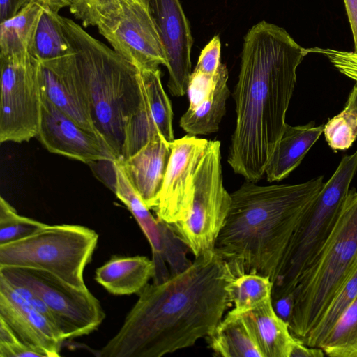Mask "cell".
<instances>
[{
	"label": "cell",
	"instance_id": "6da1fadb",
	"mask_svg": "<svg viewBox=\"0 0 357 357\" xmlns=\"http://www.w3.org/2000/svg\"><path fill=\"white\" fill-rule=\"evenodd\" d=\"M235 277L215 252L183 272L147 284L101 357H160L208 336L231 305L226 285Z\"/></svg>",
	"mask_w": 357,
	"mask_h": 357
},
{
	"label": "cell",
	"instance_id": "7a4b0ae2",
	"mask_svg": "<svg viewBox=\"0 0 357 357\" xmlns=\"http://www.w3.org/2000/svg\"><path fill=\"white\" fill-rule=\"evenodd\" d=\"M308 53L284 29L266 21L244 37L227 161L245 181L257 183L265 175L287 125L297 68Z\"/></svg>",
	"mask_w": 357,
	"mask_h": 357
},
{
	"label": "cell",
	"instance_id": "3957f363",
	"mask_svg": "<svg viewBox=\"0 0 357 357\" xmlns=\"http://www.w3.org/2000/svg\"><path fill=\"white\" fill-rule=\"evenodd\" d=\"M324 184L323 176L298 184L259 185L245 181L231 194L215 252L235 277L254 272L273 284L296 227Z\"/></svg>",
	"mask_w": 357,
	"mask_h": 357
},
{
	"label": "cell",
	"instance_id": "277c9868",
	"mask_svg": "<svg viewBox=\"0 0 357 357\" xmlns=\"http://www.w3.org/2000/svg\"><path fill=\"white\" fill-rule=\"evenodd\" d=\"M60 21L86 83L94 125L119 160L126 127L143 103L139 69L72 20Z\"/></svg>",
	"mask_w": 357,
	"mask_h": 357
},
{
	"label": "cell",
	"instance_id": "5b68a950",
	"mask_svg": "<svg viewBox=\"0 0 357 357\" xmlns=\"http://www.w3.org/2000/svg\"><path fill=\"white\" fill-rule=\"evenodd\" d=\"M357 268V191L349 190L335 227L292 292L288 325L303 340L314 328L338 291Z\"/></svg>",
	"mask_w": 357,
	"mask_h": 357
},
{
	"label": "cell",
	"instance_id": "8992f818",
	"mask_svg": "<svg viewBox=\"0 0 357 357\" xmlns=\"http://www.w3.org/2000/svg\"><path fill=\"white\" fill-rule=\"evenodd\" d=\"M357 172V150L345 155L296 228L273 283L272 300L291 296L331 235Z\"/></svg>",
	"mask_w": 357,
	"mask_h": 357
},
{
	"label": "cell",
	"instance_id": "52a82bcc",
	"mask_svg": "<svg viewBox=\"0 0 357 357\" xmlns=\"http://www.w3.org/2000/svg\"><path fill=\"white\" fill-rule=\"evenodd\" d=\"M98 241L93 229L77 225H47L31 236L0 245V266L48 271L78 288Z\"/></svg>",
	"mask_w": 357,
	"mask_h": 357
},
{
	"label": "cell",
	"instance_id": "ba28073f",
	"mask_svg": "<svg viewBox=\"0 0 357 357\" xmlns=\"http://www.w3.org/2000/svg\"><path fill=\"white\" fill-rule=\"evenodd\" d=\"M220 147V141H208L194 175L187 216L172 225L195 258L215 252L231 204V194L223 185Z\"/></svg>",
	"mask_w": 357,
	"mask_h": 357
},
{
	"label": "cell",
	"instance_id": "9c48e42d",
	"mask_svg": "<svg viewBox=\"0 0 357 357\" xmlns=\"http://www.w3.org/2000/svg\"><path fill=\"white\" fill-rule=\"evenodd\" d=\"M0 276L38 296L52 312L65 340L90 334L105 317L100 301L87 287H76L48 271L0 266Z\"/></svg>",
	"mask_w": 357,
	"mask_h": 357
},
{
	"label": "cell",
	"instance_id": "30bf717a",
	"mask_svg": "<svg viewBox=\"0 0 357 357\" xmlns=\"http://www.w3.org/2000/svg\"><path fill=\"white\" fill-rule=\"evenodd\" d=\"M0 142H29L36 137L41 119L40 63L0 60Z\"/></svg>",
	"mask_w": 357,
	"mask_h": 357
},
{
	"label": "cell",
	"instance_id": "8fae6325",
	"mask_svg": "<svg viewBox=\"0 0 357 357\" xmlns=\"http://www.w3.org/2000/svg\"><path fill=\"white\" fill-rule=\"evenodd\" d=\"M97 27L113 50L139 70L167 66L162 41L142 0L128 2Z\"/></svg>",
	"mask_w": 357,
	"mask_h": 357
},
{
	"label": "cell",
	"instance_id": "7c38bea8",
	"mask_svg": "<svg viewBox=\"0 0 357 357\" xmlns=\"http://www.w3.org/2000/svg\"><path fill=\"white\" fill-rule=\"evenodd\" d=\"M160 36L169 72L167 86L174 96L187 93L192 74L193 43L188 20L179 0H142Z\"/></svg>",
	"mask_w": 357,
	"mask_h": 357
},
{
	"label": "cell",
	"instance_id": "4fadbf2b",
	"mask_svg": "<svg viewBox=\"0 0 357 357\" xmlns=\"http://www.w3.org/2000/svg\"><path fill=\"white\" fill-rule=\"evenodd\" d=\"M208 140L187 135L172 142V151L154 211L169 224L183 220L191 203L193 178Z\"/></svg>",
	"mask_w": 357,
	"mask_h": 357
},
{
	"label": "cell",
	"instance_id": "5bb4252c",
	"mask_svg": "<svg viewBox=\"0 0 357 357\" xmlns=\"http://www.w3.org/2000/svg\"><path fill=\"white\" fill-rule=\"evenodd\" d=\"M36 137L48 151L84 163L113 162L116 160L110 146L100 137L78 125L43 94Z\"/></svg>",
	"mask_w": 357,
	"mask_h": 357
},
{
	"label": "cell",
	"instance_id": "9a60e30c",
	"mask_svg": "<svg viewBox=\"0 0 357 357\" xmlns=\"http://www.w3.org/2000/svg\"><path fill=\"white\" fill-rule=\"evenodd\" d=\"M40 63L43 96L78 125L101 137L93 121L86 83L72 50L65 56Z\"/></svg>",
	"mask_w": 357,
	"mask_h": 357
},
{
	"label": "cell",
	"instance_id": "2e32d148",
	"mask_svg": "<svg viewBox=\"0 0 357 357\" xmlns=\"http://www.w3.org/2000/svg\"><path fill=\"white\" fill-rule=\"evenodd\" d=\"M0 318L41 357H58L65 341L59 328L0 276Z\"/></svg>",
	"mask_w": 357,
	"mask_h": 357
},
{
	"label": "cell",
	"instance_id": "e0dca14e",
	"mask_svg": "<svg viewBox=\"0 0 357 357\" xmlns=\"http://www.w3.org/2000/svg\"><path fill=\"white\" fill-rule=\"evenodd\" d=\"M171 144L159 135L123 161L117 160L130 183L149 209L154 210L158 204L171 155Z\"/></svg>",
	"mask_w": 357,
	"mask_h": 357
},
{
	"label": "cell",
	"instance_id": "ac0fdd59",
	"mask_svg": "<svg viewBox=\"0 0 357 357\" xmlns=\"http://www.w3.org/2000/svg\"><path fill=\"white\" fill-rule=\"evenodd\" d=\"M155 266L146 256L114 255L95 272V280L116 296L138 294L153 278Z\"/></svg>",
	"mask_w": 357,
	"mask_h": 357
},
{
	"label": "cell",
	"instance_id": "d6986e66",
	"mask_svg": "<svg viewBox=\"0 0 357 357\" xmlns=\"http://www.w3.org/2000/svg\"><path fill=\"white\" fill-rule=\"evenodd\" d=\"M324 125L292 126L287 123L266 169L269 182L280 181L301 162L307 153L324 132Z\"/></svg>",
	"mask_w": 357,
	"mask_h": 357
},
{
	"label": "cell",
	"instance_id": "ffe728a7",
	"mask_svg": "<svg viewBox=\"0 0 357 357\" xmlns=\"http://www.w3.org/2000/svg\"><path fill=\"white\" fill-rule=\"evenodd\" d=\"M112 165L114 173L112 190L132 214L149 242L155 266L154 278L165 279L169 275V271L161 259L159 221L152 215L150 209L132 188L119 162L114 160Z\"/></svg>",
	"mask_w": 357,
	"mask_h": 357
},
{
	"label": "cell",
	"instance_id": "44dd1931",
	"mask_svg": "<svg viewBox=\"0 0 357 357\" xmlns=\"http://www.w3.org/2000/svg\"><path fill=\"white\" fill-rule=\"evenodd\" d=\"M43 9L40 3L31 1L1 22L0 60L25 61L33 57V43Z\"/></svg>",
	"mask_w": 357,
	"mask_h": 357
},
{
	"label": "cell",
	"instance_id": "7402d4cb",
	"mask_svg": "<svg viewBox=\"0 0 357 357\" xmlns=\"http://www.w3.org/2000/svg\"><path fill=\"white\" fill-rule=\"evenodd\" d=\"M243 314L264 357H289L296 338L288 324L275 312L272 298Z\"/></svg>",
	"mask_w": 357,
	"mask_h": 357
},
{
	"label": "cell",
	"instance_id": "603a6c76",
	"mask_svg": "<svg viewBox=\"0 0 357 357\" xmlns=\"http://www.w3.org/2000/svg\"><path fill=\"white\" fill-rule=\"evenodd\" d=\"M214 355L222 357H264L243 314L229 311L206 337Z\"/></svg>",
	"mask_w": 357,
	"mask_h": 357
},
{
	"label": "cell",
	"instance_id": "cb8c5ba5",
	"mask_svg": "<svg viewBox=\"0 0 357 357\" xmlns=\"http://www.w3.org/2000/svg\"><path fill=\"white\" fill-rule=\"evenodd\" d=\"M228 77L227 66L221 63L212 92L196 107L188 109L181 117L179 125L188 135H209L219 130L230 94L227 86Z\"/></svg>",
	"mask_w": 357,
	"mask_h": 357
},
{
	"label": "cell",
	"instance_id": "d4e9b609",
	"mask_svg": "<svg viewBox=\"0 0 357 357\" xmlns=\"http://www.w3.org/2000/svg\"><path fill=\"white\" fill-rule=\"evenodd\" d=\"M144 96L160 134L169 143L174 140L173 111L161 82L160 68L139 70Z\"/></svg>",
	"mask_w": 357,
	"mask_h": 357
},
{
	"label": "cell",
	"instance_id": "484cf974",
	"mask_svg": "<svg viewBox=\"0 0 357 357\" xmlns=\"http://www.w3.org/2000/svg\"><path fill=\"white\" fill-rule=\"evenodd\" d=\"M273 284L269 277L257 273H243L231 278L226 291L232 310L243 314L272 298Z\"/></svg>",
	"mask_w": 357,
	"mask_h": 357
},
{
	"label": "cell",
	"instance_id": "4316f807",
	"mask_svg": "<svg viewBox=\"0 0 357 357\" xmlns=\"http://www.w3.org/2000/svg\"><path fill=\"white\" fill-rule=\"evenodd\" d=\"M70 52L71 48L61 27L60 15L44 7L34 37L32 56L45 61L65 56Z\"/></svg>",
	"mask_w": 357,
	"mask_h": 357
},
{
	"label": "cell",
	"instance_id": "83f0119b",
	"mask_svg": "<svg viewBox=\"0 0 357 357\" xmlns=\"http://www.w3.org/2000/svg\"><path fill=\"white\" fill-rule=\"evenodd\" d=\"M319 347L331 357H357V298L340 317Z\"/></svg>",
	"mask_w": 357,
	"mask_h": 357
},
{
	"label": "cell",
	"instance_id": "f1b7e54d",
	"mask_svg": "<svg viewBox=\"0 0 357 357\" xmlns=\"http://www.w3.org/2000/svg\"><path fill=\"white\" fill-rule=\"evenodd\" d=\"M356 298L357 268L338 291L317 325L301 342L309 347H319L340 317Z\"/></svg>",
	"mask_w": 357,
	"mask_h": 357
},
{
	"label": "cell",
	"instance_id": "f546056e",
	"mask_svg": "<svg viewBox=\"0 0 357 357\" xmlns=\"http://www.w3.org/2000/svg\"><path fill=\"white\" fill-rule=\"evenodd\" d=\"M47 224L22 216L2 197L0 199V245L26 238Z\"/></svg>",
	"mask_w": 357,
	"mask_h": 357
},
{
	"label": "cell",
	"instance_id": "4dcf8cb0",
	"mask_svg": "<svg viewBox=\"0 0 357 357\" xmlns=\"http://www.w3.org/2000/svg\"><path fill=\"white\" fill-rule=\"evenodd\" d=\"M131 1L133 0H71L69 8L84 27L98 26L120 13L125 5Z\"/></svg>",
	"mask_w": 357,
	"mask_h": 357
},
{
	"label": "cell",
	"instance_id": "1f68e13d",
	"mask_svg": "<svg viewBox=\"0 0 357 357\" xmlns=\"http://www.w3.org/2000/svg\"><path fill=\"white\" fill-rule=\"evenodd\" d=\"M161 238V259L169 269L171 276L187 269L192 263L187 257L189 248L174 231L172 225L158 219Z\"/></svg>",
	"mask_w": 357,
	"mask_h": 357
},
{
	"label": "cell",
	"instance_id": "d6a6232c",
	"mask_svg": "<svg viewBox=\"0 0 357 357\" xmlns=\"http://www.w3.org/2000/svg\"><path fill=\"white\" fill-rule=\"evenodd\" d=\"M324 133L328 146L333 151L348 149L357 137V116L345 107L324 125Z\"/></svg>",
	"mask_w": 357,
	"mask_h": 357
},
{
	"label": "cell",
	"instance_id": "836d02e7",
	"mask_svg": "<svg viewBox=\"0 0 357 357\" xmlns=\"http://www.w3.org/2000/svg\"><path fill=\"white\" fill-rule=\"evenodd\" d=\"M41 357L23 343L8 325L0 318V357Z\"/></svg>",
	"mask_w": 357,
	"mask_h": 357
},
{
	"label": "cell",
	"instance_id": "e575fe53",
	"mask_svg": "<svg viewBox=\"0 0 357 357\" xmlns=\"http://www.w3.org/2000/svg\"><path fill=\"white\" fill-rule=\"evenodd\" d=\"M218 71L213 76L195 70L192 72L187 91L189 98L188 109L196 107L212 92L216 84Z\"/></svg>",
	"mask_w": 357,
	"mask_h": 357
},
{
	"label": "cell",
	"instance_id": "d590c367",
	"mask_svg": "<svg viewBox=\"0 0 357 357\" xmlns=\"http://www.w3.org/2000/svg\"><path fill=\"white\" fill-rule=\"evenodd\" d=\"M221 43L219 36H215L202 50L194 70L215 75L220 64Z\"/></svg>",
	"mask_w": 357,
	"mask_h": 357
},
{
	"label": "cell",
	"instance_id": "8d00e7d4",
	"mask_svg": "<svg viewBox=\"0 0 357 357\" xmlns=\"http://www.w3.org/2000/svg\"><path fill=\"white\" fill-rule=\"evenodd\" d=\"M33 0H0V22L15 15Z\"/></svg>",
	"mask_w": 357,
	"mask_h": 357
},
{
	"label": "cell",
	"instance_id": "74e56055",
	"mask_svg": "<svg viewBox=\"0 0 357 357\" xmlns=\"http://www.w3.org/2000/svg\"><path fill=\"white\" fill-rule=\"evenodd\" d=\"M324 355L321 348L307 346L296 338L291 345L289 357H322Z\"/></svg>",
	"mask_w": 357,
	"mask_h": 357
},
{
	"label": "cell",
	"instance_id": "f35d334b",
	"mask_svg": "<svg viewBox=\"0 0 357 357\" xmlns=\"http://www.w3.org/2000/svg\"><path fill=\"white\" fill-rule=\"evenodd\" d=\"M354 39V52L357 53V0H343Z\"/></svg>",
	"mask_w": 357,
	"mask_h": 357
},
{
	"label": "cell",
	"instance_id": "ab89813d",
	"mask_svg": "<svg viewBox=\"0 0 357 357\" xmlns=\"http://www.w3.org/2000/svg\"><path fill=\"white\" fill-rule=\"evenodd\" d=\"M272 303L277 314L288 324L292 309V295L272 300Z\"/></svg>",
	"mask_w": 357,
	"mask_h": 357
},
{
	"label": "cell",
	"instance_id": "60d3db41",
	"mask_svg": "<svg viewBox=\"0 0 357 357\" xmlns=\"http://www.w3.org/2000/svg\"><path fill=\"white\" fill-rule=\"evenodd\" d=\"M38 2L43 6L48 8L54 12L59 13V11L65 7H69L71 0H33Z\"/></svg>",
	"mask_w": 357,
	"mask_h": 357
},
{
	"label": "cell",
	"instance_id": "b9f144b4",
	"mask_svg": "<svg viewBox=\"0 0 357 357\" xmlns=\"http://www.w3.org/2000/svg\"><path fill=\"white\" fill-rule=\"evenodd\" d=\"M351 110H352L357 116V84L354 85V88L352 89L347 101L346 106Z\"/></svg>",
	"mask_w": 357,
	"mask_h": 357
}]
</instances>
